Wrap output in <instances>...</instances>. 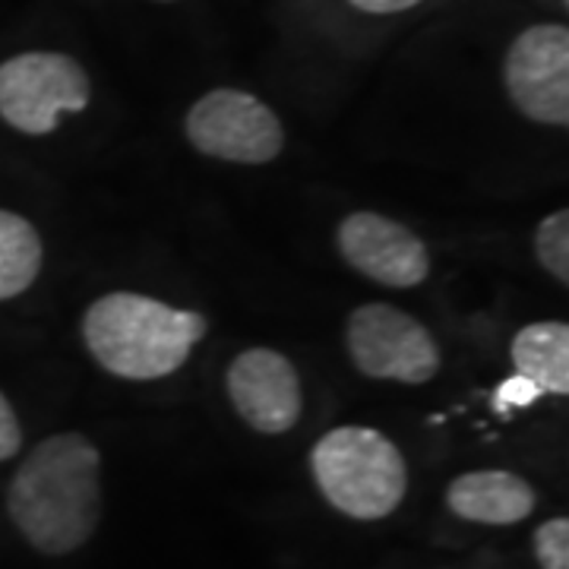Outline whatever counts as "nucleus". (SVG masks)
<instances>
[{"label":"nucleus","mask_w":569,"mask_h":569,"mask_svg":"<svg viewBox=\"0 0 569 569\" xmlns=\"http://www.w3.org/2000/svg\"><path fill=\"white\" fill-rule=\"evenodd\" d=\"M509 102L535 123H569V29L541 22L519 32L503 58Z\"/></svg>","instance_id":"7"},{"label":"nucleus","mask_w":569,"mask_h":569,"mask_svg":"<svg viewBox=\"0 0 569 569\" xmlns=\"http://www.w3.org/2000/svg\"><path fill=\"white\" fill-rule=\"evenodd\" d=\"M541 396H545V392L535 387L529 377L516 373V377H509V380H503V383L497 387V392H493V406H497V411L529 408V406H535Z\"/></svg>","instance_id":"15"},{"label":"nucleus","mask_w":569,"mask_h":569,"mask_svg":"<svg viewBox=\"0 0 569 569\" xmlns=\"http://www.w3.org/2000/svg\"><path fill=\"white\" fill-rule=\"evenodd\" d=\"M348 3L361 13H402L418 7L421 0H348Z\"/></svg>","instance_id":"17"},{"label":"nucleus","mask_w":569,"mask_h":569,"mask_svg":"<svg viewBox=\"0 0 569 569\" xmlns=\"http://www.w3.org/2000/svg\"><path fill=\"white\" fill-rule=\"evenodd\" d=\"M535 557L541 569H569V522L548 519L535 531Z\"/></svg>","instance_id":"14"},{"label":"nucleus","mask_w":569,"mask_h":569,"mask_svg":"<svg viewBox=\"0 0 569 569\" xmlns=\"http://www.w3.org/2000/svg\"><path fill=\"white\" fill-rule=\"evenodd\" d=\"M447 507L478 526H516L529 519L538 507V493L526 478L503 471V468H481L466 471L449 481Z\"/></svg>","instance_id":"10"},{"label":"nucleus","mask_w":569,"mask_h":569,"mask_svg":"<svg viewBox=\"0 0 569 569\" xmlns=\"http://www.w3.org/2000/svg\"><path fill=\"white\" fill-rule=\"evenodd\" d=\"M346 348L351 365L370 380L421 387L440 370V348L430 329L392 305H361L351 310Z\"/></svg>","instance_id":"5"},{"label":"nucleus","mask_w":569,"mask_h":569,"mask_svg":"<svg viewBox=\"0 0 569 569\" xmlns=\"http://www.w3.org/2000/svg\"><path fill=\"white\" fill-rule=\"evenodd\" d=\"M22 449V427L13 406L7 402V396L0 392V462L13 459Z\"/></svg>","instance_id":"16"},{"label":"nucleus","mask_w":569,"mask_h":569,"mask_svg":"<svg viewBox=\"0 0 569 569\" xmlns=\"http://www.w3.org/2000/svg\"><path fill=\"white\" fill-rule=\"evenodd\" d=\"M535 257L560 284H569V212L557 209L535 231Z\"/></svg>","instance_id":"13"},{"label":"nucleus","mask_w":569,"mask_h":569,"mask_svg":"<svg viewBox=\"0 0 569 569\" xmlns=\"http://www.w3.org/2000/svg\"><path fill=\"white\" fill-rule=\"evenodd\" d=\"M339 253L355 272L387 288H415L430 276L427 244L380 212H351L336 231Z\"/></svg>","instance_id":"9"},{"label":"nucleus","mask_w":569,"mask_h":569,"mask_svg":"<svg viewBox=\"0 0 569 569\" xmlns=\"http://www.w3.org/2000/svg\"><path fill=\"white\" fill-rule=\"evenodd\" d=\"M41 263H44V244L36 224L20 212L0 209V301H10L29 291L39 279Z\"/></svg>","instance_id":"12"},{"label":"nucleus","mask_w":569,"mask_h":569,"mask_svg":"<svg viewBox=\"0 0 569 569\" xmlns=\"http://www.w3.org/2000/svg\"><path fill=\"white\" fill-rule=\"evenodd\" d=\"M7 512L48 557L82 548L102 522V456L82 433H54L26 456L7 488Z\"/></svg>","instance_id":"1"},{"label":"nucleus","mask_w":569,"mask_h":569,"mask_svg":"<svg viewBox=\"0 0 569 569\" xmlns=\"http://www.w3.org/2000/svg\"><path fill=\"white\" fill-rule=\"evenodd\" d=\"M310 471L326 500L351 519H387L406 500L408 468L399 447L373 427H336L317 440Z\"/></svg>","instance_id":"3"},{"label":"nucleus","mask_w":569,"mask_h":569,"mask_svg":"<svg viewBox=\"0 0 569 569\" xmlns=\"http://www.w3.org/2000/svg\"><path fill=\"white\" fill-rule=\"evenodd\" d=\"M206 329L197 310H178L137 291H111L86 310L82 342L108 373L146 383L183 367Z\"/></svg>","instance_id":"2"},{"label":"nucleus","mask_w":569,"mask_h":569,"mask_svg":"<svg viewBox=\"0 0 569 569\" xmlns=\"http://www.w3.org/2000/svg\"><path fill=\"white\" fill-rule=\"evenodd\" d=\"M92 99L82 63L61 51H26L0 63V118L26 137L58 130Z\"/></svg>","instance_id":"4"},{"label":"nucleus","mask_w":569,"mask_h":569,"mask_svg":"<svg viewBox=\"0 0 569 569\" xmlns=\"http://www.w3.org/2000/svg\"><path fill=\"white\" fill-rule=\"evenodd\" d=\"M224 389L234 411L260 433L279 437L301 421L305 392L298 367L276 348L241 351L224 373Z\"/></svg>","instance_id":"8"},{"label":"nucleus","mask_w":569,"mask_h":569,"mask_svg":"<svg viewBox=\"0 0 569 569\" xmlns=\"http://www.w3.org/2000/svg\"><path fill=\"white\" fill-rule=\"evenodd\" d=\"M187 140L209 159L266 164L284 149L279 114L244 89H212L187 111Z\"/></svg>","instance_id":"6"},{"label":"nucleus","mask_w":569,"mask_h":569,"mask_svg":"<svg viewBox=\"0 0 569 569\" xmlns=\"http://www.w3.org/2000/svg\"><path fill=\"white\" fill-rule=\"evenodd\" d=\"M509 358L516 373L529 377L535 387L550 396L569 392V326L557 320L529 323L516 332Z\"/></svg>","instance_id":"11"}]
</instances>
